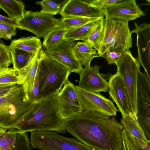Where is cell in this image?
Masks as SVG:
<instances>
[{
  "label": "cell",
  "mask_w": 150,
  "mask_h": 150,
  "mask_svg": "<svg viewBox=\"0 0 150 150\" xmlns=\"http://www.w3.org/2000/svg\"><path fill=\"white\" fill-rule=\"evenodd\" d=\"M67 130L81 142L99 150H121L122 125L114 117L83 111L65 120Z\"/></svg>",
  "instance_id": "cell-1"
},
{
  "label": "cell",
  "mask_w": 150,
  "mask_h": 150,
  "mask_svg": "<svg viewBox=\"0 0 150 150\" xmlns=\"http://www.w3.org/2000/svg\"><path fill=\"white\" fill-rule=\"evenodd\" d=\"M13 128L17 129L18 133L54 131L65 134L67 131L57 94L35 103L31 110Z\"/></svg>",
  "instance_id": "cell-2"
},
{
  "label": "cell",
  "mask_w": 150,
  "mask_h": 150,
  "mask_svg": "<svg viewBox=\"0 0 150 150\" xmlns=\"http://www.w3.org/2000/svg\"><path fill=\"white\" fill-rule=\"evenodd\" d=\"M39 54V101L57 94L71 73L66 67L48 57L42 49Z\"/></svg>",
  "instance_id": "cell-3"
},
{
  "label": "cell",
  "mask_w": 150,
  "mask_h": 150,
  "mask_svg": "<svg viewBox=\"0 0 150 150\" xmlns=\"http://www.w3.org/2000/svg\"><path fill=\"white\" fill-rule=\"evenodd\" d=\"M34 103L27 98L22 85H16L0 96V127L9 129L15 127Z\"/></svg>",
  "instance_id": "cell-4"
},
{
  "label": "cell",
  "mask_w": 150,
  "mask_h": 150,
  "mask_svg": "<svg viewBox=\"0 0 150 150\" xmlns=\"http://www.w3.org/2000/svg\"><path fill=\"white\" fill-rule=\"evenodd\" d=\"M103 37L100 49L98 52L101 57L108 50L124 51L132 47V31L128 22L110 17L103 21Z\"/></svg>",
  "instance_id": "cell-5"
},
{
  "label": "cell",
  "mask_w": 150,
  "mask_h": 150,
  "mask_svg": "<svg viewBox=\"0 0 150 150\" xmlns=\"http://www.w3.org/2000/svg\"><path fill=\"white\" fill-rule=\"evenodd\" d=\"M115 64L117 67V72L122 78L128 93L132 113L137 116V84L140 64L129 50H125Z\"/></svg>",
  "instance_id": "cell-6"
},
{
  "label": "cell",
  "mask_w": 150,
  "mask_h": 150,
  "mask_svg": "<svg viewBox=\"0 0 150 150\" xmlns=\"http://www.w3.org/2000/svg\"><path fill=\"white\" fill-rule=\"evenodd\" d=\"M19 29L28 31L39 38H44L53 29L58 27L60 19L40 11H26L24 17L18 20Z\"/></svg>",
  "instance_id": "cell-7"
},
{
  "label": "cell",
  "mask_w": 150,
  "mask_h": 150,
  "mask_svg": "<svg viewBox=\"0 0 150 150\" xmlns=\"http://www.w3.org/2000/svg\"><path fill=\"white\" fill-rule=\"evenodd\" d=\"M83 111L100 113L108 116H115L119 111L113 103L100 93H95L75 86Z\"/></svg>",
  "instance_id": "cell-8"
},
{
  "label": "cell",
  "mask_w": 150,
  "mask_h": 150,
  "mask_svg": "<svg viewBox=\"0 0 150 150\" xmlns=\"http://www.w3.org/2000/svg\"><path fill=\"white\" fill-rule=\"evenodd\" d=\"M76 43L73 40L64 39L59 44L46 50L45 52L48 57L67 67L71 73L79 74L83 68L74 51Z\"/></svg>",
  "instance_id": "cell-9"
},
{
  "label": "cell",
  "mask_w": 150,
  "mask_h": 150,
  "mask_svg": "<svg viewBox=\"0 0 150 150\" xmlns=\"http://www.w3.org/2000/svg\"><path fill=\"white\" fill-rule=\"evenodd\" d=\"M61 113L65 120L77 116L83 111L75 88L68 80L57 94Z\"/></svg>",
  "instance_id": "cell-10"
},
{
  "label": "cell",
  "mask_w": 150,
  "mask_h": 150,
  "mask_svg": "<svg viewBox=\"0 0 150 150\" xmlns=\"http://www.w3.org/2000/svg\"><path fill=\"white\" fill-rule=\"evenodd\" d=\"M108 84L110 96L116 104L122 117L132 114L128 93L121 75L117 72L109 74Z\"/></svg>",
  "instance_id": "cell-11"
},
{
  "label": "cell",
  "mask_w": 150,
  "mask_h": 150,
  "mask_svg": "<svg viewBox=\"0 0 150 150\" xmlns=\"http://www.w3.org/2000/svg\"><path fill=\"white\" fill-rule=\"evenodd\" d=\"M59 13L62 18L76 17L104 19L105 17L103 10L92 5L88 0H68L61 7Z\"/></svg>",
  "instance_id": "cell-12"
},
{
  "label": "cell",
  "mask_w": 150,
  "mask_h": 150,
  "mask_svg": "<svg viewBox=\"0 0 150 150\" xmlns=\"http://www.w3.org/2000/svg\"><path fill=\"white\" fill-rule=\"evenodd\" d=\"M134 23V28L131 31L137 35V59L150 81V23Z\"/></svg>",
  "instance_id": "cell-13"
},
{
  "label": "cell",
  "mask_w": 150,
  "mask_h": 150,
  "mask_svg": "<svg viewBox=\"0 0 150 150\" xmlns=\"http://www.w3.org/2000/svg\"><path fill=\"white\" fill-rule=\"evenodd\" d=\"M42 148V150H99L54 131L49 132L45 135Z\"/></svg>",
  "instance_id": "cell-14"
},
{
  "label": "cell",
  "mask_w": 150,
  "mask_h": 150,
  "mask_svg": "<svg viewBox=\"0 0 150 150\" xmlns=\"http://www.w3.org/2000/svg\"><path fill=\"white\" fill-rule=\"evenodd\" d=\"M100 67L97 65L84 66L79 74L80 78L79 86L93 93L106 92L108 90V81L99 73Z\"/></svg>",
  "instance_id": "cell-15"
},
{
  "label": "cell",
  "mask_w": 150,
  "mask_h": 150,
  "mask_svg": "<svg viewBox=\"0 0 150 150\" xmlns=\"http://www.w3.org/2000/svg\"><path fill=\"white\" fill-rule=\"evenodd\" d=\"M105 17L128 22L144 15L135 0H121L115 5L104 10Z\"/></svg>",
  "instance_id": "cell-16"
},
{
  "label": "cell",
  "mask_w": 150,
  "mask_h": 150,
  "mask_svg": "<svg viewBox=\"0 0 150 150\" xmlns=\"http://www.w3.org/2000/svg\"><path fill=\"white\" fill-rule=\"evenodd\" d=\"M39 52L35 54L27 65L17 70L18 76L28 100L34 86L38 73L40 61Z\"/></svg>",
  "instance_id": "cell-17"
},
{
  "label": "cell",
  "mask_w": 150,
  "mask_h": 150,
  "mask_svg": "<svg viewBox=\"0 0 150 150\" xmlns=\"http://www.w3.org/2000/svg\"><path fill=\"white\" fill-rule=\"evenodd\" d=\"M121 122L123 129L132 136L137 145L141 148L144 147L148 139L137 120V117L132 114L122 117Z\"/></svg>",
  "instance_id": "cell-18"
},
{
  "label": "cell",
  "mask_w": 150,
  "mask_h": 150,
  "mask_svg": "<svg viewBox=\"0 0 150 150\" xmlns=\"http://www.w3.org/2000/svg\"><path fill=\"white\" fill-rule=\"evenodd\" d=\"M73 50L77 59L84 66H90L94 58L99 57L97 50L88 42H77Z\"/></svg>",
  "instance_id": "cell-19"
},
{
  "label": "cell",
  "mask_w": 150,
  "mask_h": 150,
  "mask_svg": "<svg viewBox=\"0 0 150 150\" xmlns=\"http://www.w3.org/2000/svg\"><path fill=\"white\" fill-rule=\"evenodd\" d=\"M9 46L11 49H17L35 54L42 49V44L39 38L29 36L13 40Z\"/></svg>",
  "instance_id": "cell-20"
},
{
  "label": "cell",
  "mask_w": 150,
  "mask_h": 150,
  "mask_svg": "<svg viewBox=\"0 0 150 150\" xmlns=\"http://www.w3.org/2000/svg\"><path fill=\"white\" fill-rule=\"evenodd\" d=\"M102 19H97L91 21L77 28L67 31L64 39L74 41L81 40L86 41L91 33L102 21Z\"/></svg>",
  "instance_id": "cell-21"
},
{
  "label": "cell",
  "mask_w": 150,
  "mask_h": 150,
  "mask_svg": "<svg viewBox=\"0 0 150 150\" xmlns=\"http://www.w3.org/2000/svg\"><path fill=\"white\" fill-rule=\"evenodd\" d=\"M0 7L8 18L19 20L23 18L26 11L24 3L21 0H0Z\"/></svg>",
  "instance_id": "cell-22"
},
{
  "label": "cell",
  "mask_w": 150,
  "mask_h": 150,
  "mask_svg": "<svg viewBox=\"0 0 150 150\" xmlns=\"http://www.w3.org/2000/svg\"><path fill=\"white\" fill-rule=\"evenodd\" d=\"M11 52L13 62V68L17 70L27 65L35 54L16 48L11 49Z\"/></svg>",
  "instance_id": "cell-23"
},
{
  "label": "cell",
  "mask_w": 150,
  "mask_h": 150,
  "mask_svg": "<svg viewBox=\"0 0 150 150\" xmlns=\"http://www.w3.org/2000/svg\"><path fill=\"white\" fill-rule=\"evenodd\" d=\"M67 31L57 27L53 29L44 38L42 47L46 50L59 43L64 39Z\"/></svg>",
  "instance_id": "cell-24"
},
{
  "label": "cell",
  "mask_w": 150,
  "mask_h": 150,
  "mask_svg": "<svg viewBox=\"0 0 150 150\" xmlns=\"http://www.w3.org/2000/svg\"><path fill=\"white\" fill-rule=\"evenodd\" d=\"M95 19H96L76 17L62 18L60 19L58 27L61 29L68 31Z\"/></svg>",
  "instance_id": "cell-25"
},
{
  "label": "cell",
  "mask_w": 150,
  "mask_h": 150,
  "mask_svg": "<svg viewBox=\"0 0 150 150\" xmlns=\"http://www.w3.org/2000/svg\"><path fill=\"white\" fill-rule=\"evenodd\" d=\"M0 84L22 85L18 71L9 67L0 69Z\"/></svg>",
  "instance_id": "cell-26"
},
{
  "label": "cell",
  "mask_w": 150,
  "mask_h": 150,
  "mask_svg": "<svg viewBox=\"0 0 150 150\" xmlns=\"http://www.w3.org/2000/svg\"><path fill=\"white\" fill-rule=\"evenodd\" d=\"M18 130L12 128L0 137V150H14Z\"/></svg>",
  "instance_id": "cell-27"
},
{
  "label": "cell",
  "mask_w": 150,
  "mask_h": 150,
  "mask_svg": "<svg viewBox=\"0 0 150 150\" xmlns=\"http://www.w3.org/2000/svg\"><path fill=\"white\" fill-rule=\"evenodd\" d=\"M103 20L93 29L89 35L86 41L91 43L98 52L99 51L103 39Z\"/></svg>",
  "instance_id": "cell-28"
},
{
  "label": "cell",
  "mask_w": 150,
  "mask_h": 150,
  "mask_svg": "<svg viewBox=\"0 0 150 150\" xmlns=\"http://www.w3.org/2000/svg\"><path fill=\"white\" fill-rule=\"evenodd\" d=\"M9 46L6 45L1 40L0 43V69L8 67L13 64V60Z\"/></svg>",
  "instance_id": "cell-29"
},
{
  "label": "cell",
  "mask_w": 150,
  "mask_h": 150,
  "mask_svg": "<svg viewBox=\"0 0 150 150\" xmlns=\"http://www.w3.org/2000/svg\"><path fill=\"white\" fill-rule=\"evenodd\" d=\"M36 4L40 5L41 6L40 12L52 16L59 13L61 7L60 5L53 0H44L37 1Z\"/></svg>",
  "instance_id": "cell-30"
},
{
  "label": "cell",
  "mask_w": 150,
  "mask_h": 150,
  "mask_svg": "<svg viewBox=\"0 0 150 150\" xmlns=\"http://www.w3.org/2000/svg\"><path fill=\"white\" fill-rule=\"evenodd\" d=\"M121 150H137V145L132 136L124 129L122 132Z\"/></svg>",
  "instance_id": "cell-31"
},
{
  "label": "cell",
  "mask_w": 150,
  "mask_h": 150,
  "mask_svg": "<svg viewBox=\"0 0 150 150\" xmlns=\"http://www.w3.org/2000/svg\"><path fill=\"white\" fill-rule=\"evenodd\" d=\"M16 28L0 23V38L5 40L11 39L16 34Z\"/></svg>",
  "instance_id": "cell-32"
},
{
  "label": "cell",
  "mask_w": 150,
  "mask_h": 150,
  "mask_svg": "<svg viewBox=\"0 0 150 150\" xmlns=\"http://www.w3.org/2000/svg\"><path fill=\"white\" fill-rule=\"evenodd\" d=\"M125 51H118L108 50L104 53L101 57L106 60L108 64H115L119 59Z\"/></svg>",
  "instance_id": "cell-33"
},
{
  "label": "cell",
  "mask_w": 150,
  "mask_h": 150,
  "mask_svg": "<svg viewBox=\"0 0 150 150\" xmlns=\"http://www.w3.org/2000/svg\"><path fill=\"white\" fill-rule=\"evenodd\" d=\"M121 0H92L89 3L92 5L102 10L114 6Z\"/></svg>",
  "instance_id": "cell-34"
},
{
  "label": "cell",
  "mask_w": 150,
  "mask_h": 150,
  "mask_svg": "<svg viewBox=\"0 0 150 150\" xmlns=\"http://www.w3.org/2000/svg\"><path fill=\"white\" fill-rule=\"evenodd\" d=\"M0 23L19 28V25L18 21L16 20L11 19L3 16L0 15Z\"/></svg>",
  "instance_id": "cell-35"
},
{
  "label": "cell",
  "mask_w": 150,
  "mask_h": 150,
  "mask_svg": "<svg viewBox=\"0 0 150 150\" xmlns=\"http://www.w3.org/2000/svg\"><path fill=\"white\" fill-rule=\"evenodd\" d=\"M137 150H150V140L148 139V142L144 147L141 148L137 145Z\"/></svg>",
  "instance_id": "cell-36"
},
{
  "label": "cell",
  "mask_w": 150,
  "mask_h": 150,
  "mask_svg": "<svg viewBox=\"0 0 150 150\" xmlns=\"http://www.w3.org/2000/svg\"><path fill=\"white\" fill-rule=\"evenodd\" d=\"M68 0H53L55 3L59 4L61 6L64 5Z\"/></svg>",
  "instance_id": "cell-37"
},
{
  "label": "cell",
  "mask_w": 150,
  "mask_h": 150,
  "mask_svg": "<svg viewBox=\"0 0 150 150\" xmlns=\"http://www.w3.org/2000/svg\"><path fill=\"white\" fill-rule=\"evenodd\" d=\"M7 129L0 127V137L5 134L7 132Z\"/></svg>",
  "instance_id": "cell-38"
},
{
  "label": "cell",
  "mask_w": 150,
  "mask_h": 150,
  "mask_svg": "<svg viewBox=\"0 0 150 150\" xmlns=\"http://www.w3.org/2000/svg\"><path fill=\"white\" fill-rule=\"evenodd\" d=\"M146 1L147 2L150 3V0H146Z\"/></svg>",
  "instance_id": "cell-39"
}]
</instances>
